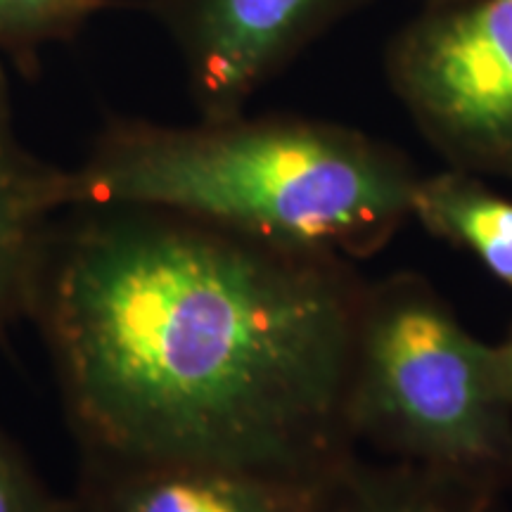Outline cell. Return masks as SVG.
<instances>
[{
	"instance_id": "cell-5",
	"label": "cell",
	"mask_w": 512,
	"mask_h": 512,
	"mask_svg": "<svg viewBox=\"0 0 512 512\" xmlns=\"http://www.w3.org/2000/svg\"><path fill=\"white\" fill-rule=\"evenodd\" d=\"M368 0H150L181 53L190 98L200 119L245 112L332 24Z\"/></svg>"
},
{
	"instance_id": "cell-3",
	"label": "cell",
	"mask_w": 512,
	"mask_h": 512,
	"mask_svg": "<svg viewBox=\"0 0 512 512\" xmlns=\"http://www.w3.org/2000/svg\"><path fill=\"white\" fill-rule=\"evenodd\" d=\"M349 420L384 456L512 484V403L501 354L460 323L430 280L368 283L358 311Z\"/></svg>"
},
{
	"instance_id": "cell-12",
	"label": "cell",
	"mask_w": 512,
	"mask_h": 512,
	"mask_svg": "<svg viewBox=\"0 0 512 512\" xmlns=\"http://www.w3.org/2000/svg\"><path fill=\"white\" fill-rule=\"evenodd\" d=\"M496 347H498V354H501L505 387H508V396H510V403H512V328L508 332V337H505L501 344H496Z\"/></svg>"
},
{
	"instance_id": "cell-1",
	"label": "cell",
	"mask_w": 512,
	"mask_h": 512,
	"mask_svg": "<svg viewBox=\"0 0 512 512\" xmlns=\"http://www.w3.org/2000/svg\"><path fill=\"white\" fill-rule=\"evenodd\" d=\"M366 285L347 259L190 216L74 207L50 223L27 318L81 458L313 486L356 456Z\"/></svg>"
},
{
	"instance_id": "cell-11",
	"label": "cell",
	"mask_w": 512,
	"mask_h": 512,
	"mask_svg": "<svg viewBox=\"0 0 512 512\" xmlns=\"http://www.w3.org/2000/svg\"><path fill=\"white\" fill-rule=\"evenodd\" d=\"M69 498L55 496L31 460L0 427V512H64Z\"/></svg>"
},
{
	"instance_id": "cell-13",
	"label": "cell",
	"mask_w": 512,
	"mask_h": 512,
	"mask_svg": "<svg viewBox=\"0 0 512 512\" xmlns=\"http://www.w3.org/2000/svg\"><path fill=\"white\" fill-rule=\"evenodd\" d=\"M64 512H93V510L88 508L86 503H81L79 498L72 496V498H69V503H67V510H64Z\"/></svg>"
},
{
	"instance_id": "cell-14",
	"label": "cell",
	"mask_w": 512,
	"mask_h": 512,
	"mask_svg": "<svg viewBox=\"0 0 512 512\" xmlns=\"http://www.w3.org/2000/svg\"><path fill=\"white\" fill-rule=\"evenodd\" d=\"M439 3H451V0H425V5H439Z\"/></svg>"
},
{
	"instance_id": "cell-9",
	"label": "cell",
	"mask_w": 512,
	"mask_h": 512,
	"mask_svg": "<svg viewBox=\"0 0 512 512\" xmlns=\"http://www.w3.org/2000/svg\"><path fill=\"white\" fill-rule=\"evenodd\" d=\"M413 219L434 238L465 249L512 290V202L482 176L451 169L420 176Z\"/></svg>"
},
{
	"instance_id": "cell-8",
	"label": "cell",
	"mask_w": 512,
	"mask_h": 512,
	"mask_svg": "<svg viewBox=\"0 0 512 512\" xmlns=\"http://www.w3.org/2000/svg\"><path fill=\"white\" fill-rule=\"evenodd\" d=\"M501 491L406 460L351 456L313 489L306 512H496Z\"/></svg>"
},
{
	"instance_id": "cell-7",
	"label": "cell",
	"mask_w": 512,
	"mask_h": 512,
	"mask_svg": "<svg viewBox=\"0 0 512 512\" xmlns=\"http://www.w3.org/2000/svg\"><path fill=\"white\" fill-rule=\"evenodd\" d=\"M62 185L64 169L41 162L19 140L0 67V335L27 318L43 242L64 211Z\"/></svg>"
},
{
	"instance_id": "cell-2",
	"label": "cell",
	"mask_w": 512,
	"mask_h": 512,
	"mask_svg": "<svg viewBox=\"0 0 512 512\" xmlns=\"http://www.w3.org/2000/svg\"><path fill=\"white\" fill-rule=\"evenodd\" d=\"M418 181L401 150L335 121L114 119L86 159L64 169L62 202L171 211L354 264L380 254L411 219Z\"/></svg>"
},
{
	"instance_id": "cell-4",
	"label": "cell",
	"mask_w": 512,
	"mask_h": 512,
	"mask_svg": "<svg viewBox=\"0 0 512 512\" xmlns=\"http://www.w3.org/2000/svg\"><path fill=\"white\" fill-rule=\"evenodd\" d=\"M384 69L451 169L512 178V0L425 5L392 38Z\"/></svg>"
},
{
	"instance_id": "cell-6",
	"label": "cell",
	"mask_w": 512,
	"mask_h": 512,
	"mask_svg": "<svg viewBox=\"0 0 512 512\" xmlns=\"http://www.w3.org/2000/svg\"><path fill=\"white\" fill-rule=\"evenodd\" d=\"M313 489L228 467L81 458L74 496L93 512H306Z\"/></svg>"
},
{
	"instance_id": "cell-10",
	"label": "cell",
	"mask_w": 512,
	"mask_h": 512,
	"mask_svg": "<svg viewBox=\"0 0 512 512\" xmlns=\"http://www.w3.org/2000/svg\"><path fill=\"white\" fill-rule=\"evenodd\" d=\"M105 0H0V53H34L76 29Z\"/></svg>"
}]
</instances>
